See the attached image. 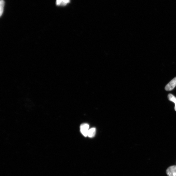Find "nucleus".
I'll list each match as a JSON object with an SVG mask.
<instances>
[{"mask_svg": "<svg viewBox=\"0 0 176 176\" xmlns=\"http://www.w3.org/2000/svg\"><path fill=\"white\" fill-rule=\"evenodd\" d=\"M89 125L88 124L84 123L82 124L80 126V130L81 133L84 137H87L89 130Z\"/></svg>", "mask_w": 176, "mask_h": 176, "instance_id": "nucleus-1", "label": "nucleus"}, {"mask_svg": "<svg viewBox=\"0 0 176 176\" xmlns=\"http://www.w3.org/2000/svg\"><path fill=\"white\" fill-rule=\"evenodd\" d=\"M176 86V77L172 79L169 83L167 84L165 87V90L167 91L172 90L175 88Z\"/></svg>", "mask_w": 176, "mask_h": 176, "instance_id": "nucleus-2", "label": "nucleus"}, {"mask_svg": "<svg viewBox=\"0 0 176 176\" xmlns=\"http://www.w3.org/2000/svg\"><path fill=\"white\" fill-rule=\"evenodd\" d=\"M168 176H176V166H172L169 167L166 170Z\"/></svg>", "mask_w": 176, "mask_h": 176, "instance_id": "nucleus-3", "label": "nucleus"}, {"mask_svg": "<svg viewBox=\"0 0 176 176\" xmlns=\"http://www.w3.org/2000/svg\"><path fill=\"white\" fill-rule=\"evenodd\" d=\"M96 133V129L95 128H92L89 129L88 133V136L90 138L95 137Z\"/></svg>", "mask_w": 176, "mask_h": 176, "instance_id": "nucleus-4", "label": "nucleus"}, {"mask_svg": "<svg viewBox=\"0 0 176 176\" xmlns=\"http://www.w3.org/2000/svg\"><path fill=\"white\" fill-rule=\"evenodd\" d=\"M168 98L169 100L175 103V109L176 111V98L175 96L172 95V94H170L168 95Z\"/></svg>", "mask_w": 176, "mask_h": 176, "instance_id": "nucleus-5", "label": "nucleus"}, {"mask_svg": "<svg viewBox=\"0 0 176 176\" xmlns=\"http://www.w3.org/2000/svg\"><path fill=\"white\" fill-rule=\"evenodd\" d=\"M5 5V2L4 0H1L0 1V15L1 16L3 13Z\"/></svg>", "mask_w": 176, "mask_h": 176, "instance_id": "nucleus-6", "label": "nucleus"}, {"mask_svg": "<svg viewBox=\"0 0 176 176\" xmlns=\"http://www.w3.org/2000/svg\"><path fill=\"white\" fill-rule=\"evenodd\" d=\"M56 4L58 6L60 5L64 6L66 5L67 4L63 2L62 0H57L56 2Z\"/></svg>", "mask_w": 176, "mask_h": 176, "instance_id": "nucleus-7", "label": "nucleus"}, {"mask_svg": "<svg viewBox=\"0 0 176 176\" xmlns=\"http://www.w3.org/2000/svg\"><path fill=\"white\" fill-rule=\"evenodd\" d=\"M63 1L66 3L68 4L70 2V0H62Z\"/></svg>", "mask_w": 176, "mask_h": 176, "instance_id": "nucleus-8", "label": "nucleus"}]
</instances>
